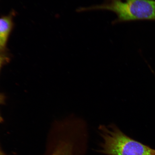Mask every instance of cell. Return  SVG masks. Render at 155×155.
I'll return each instance as SVG.
<instances>
[{
	"label": "cell",
	"mask_w": 155,
	"mask_h": 155,
	"mask_svg": "<svg viewBox=\"0 0 155 155\" xmlns=\"http://www.w3.org/2000/svg\"><path fill=\"white\" fill-rule=\"evenodd\" d=\"M101 138L97 152L105 155H155V150L134 140L114 124L101 125Z\"/></svg>",
	"instance_id": "cell-1"
},
{
	"label": "cell",
	"mask_w": 155,
	"mask_h": 155,
	"mask_svg": "<svg viewBox=\"0 0 155 155\" xmlns=\"http://www.w3.org/2000/svg\"><path fill=\"white\" fill-rule=\"evenodd\" d=\"M106 10L114 12L117 18L114 23L128 21H155V0H117L100 5L84 7V11Z\"/></svg>",
	"instance_id": "cell-2"
},
{
	"label": "cell",
	"mask_w": 155,
	"mask_h": 155,
	"mask_svg": "<svg viewBox=\"0 0 155 155\" xmlns=\"http://www.w3.org/2000/svg\"><path fill=\"white\" fill-rule=\"evenodd\" d=\"M14 13L0 17V54H5L7 44L14 27L13 17Z\"/></svg>",
	"instance_id": "cell-3"
},
{
	"label": "cell",
	"mask_w": 155,
	"mask_h": 155,
	"mask_svg": "<svg viewBox=\"0 0 155 155\" xmlns=\"http://www.w3.org/2000/svg\"><path fill=\"white\" fill-rule=\"evenodd\" d=\"M9 58L5 54H0V71L2 67L9 61Z\"/></svg>",
	"instance_id": "cell-4"
},
{
	"label": "cell",
	"mask_w": 155,
	"mask_h": 155,
	"mask_svg": "<svg viewBox=\"0 0 155 155\" xmlns=\"http://www.w3.org/2000/svg\"><path fill=\"white\" fill-rule=\"evenodd\" d=\"M5 101V97L2 94L0 93V104L4 103Z\"/></svg>",
	"instance_id": "cell-5"
},
{
	"label": "cell",
	"mask_w": 155,
	"mask_h": 155,
	"mask_svg": "<svg viewBox=\"0 0 155 155\" xmlns=\"http://www.w3.org/2000/svg\"><path fill=\"white\" fill-rule=\"evenodd\" d=\"M106 1L108 2V3H109L114 1H117V0H106Z\"/></svg>",
	"instance_id": "cell-6"
}]
</instances>
